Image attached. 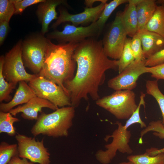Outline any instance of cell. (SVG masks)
Returning <instances> with one entry per match:
<instances>
[{"label":"cell","mask_w":164,"mask_h":164,"mask_svg":"<svg viewBox=\"0 0 164 164\" xmlns=\"http://www.w3.org/2000/svg\"><path fill=\"white\" fill-rule=\"evenodd\" d=\"M44 0H12L14 5L15 14H21L27 7L32 5L39 3Z\"/></svg>","instance_id":"cell-31"},{"label":"cell","mask_w":164,"mask_h":164,"mask_svg":"<svg viewBox=\"0 0 164 164\" xmlns=\"http://www.w3.org/2000/svg\"><path fill=\"white\" fill-rule=\"evenodd\" d=\"M22 40L20 39L4 56L3 75L8 82L17 84L21 81L29 82L38 75L26 70L22 58Z\"/></svg>","instance_id":"cell-7"},{"label":"cell","mask_w":164,"mask_h":164,"mask_svg":"<svg viewBox=\"0 0 164 164\" xmlns=\"http://www.w3.org/2000/svg\"><path fill=\"white\" fill-rule=\"evenodd\" d=\"M137 34L141 40L146 59L164 48V38L159 34L145 29L138 30Z\"/></svg>","instance_id":"cell-16"},{"label":"cell","mask_w":164,"mask_h":164,"mask_svg":"<svg viewBox=\"0 0 164 164\" xmlns=\"http://www.w3.org/2000/svg\"><path fill=\"white\" fill-rule=\"evenodd\" d=\"M152 131L154 132L153 134L155 136L160 139H164V126L162 124V120H158L151 121L148 126L141 131L140 133L139 143L142 144L143 136L148 132ZM145 152L150 155L155 156L159 153H164V148L158 149L152 147L146 149Z\"/></svg>","instance_id":"cell-20"},{"label":"cell","mask_w":164,"mask_h":164,"mask_svg":"<svg viewBox=\"0 0 164 164\" xmlns=\"http://www.w3.org/2000/svg\"><path fill=\"white\" fill-rule=\"evenodd\" d=\"M138 123L137 119L133 116L128 119L124 125L120 122L116 121L115 124L118 125V128L111 135H107L104 138L105 141L107 142L109 138H112V142L105 145L106 150H100L97 152L95 154L97 159L102 164H109L116 156L118 151L123 153L132 154L133 150L129 145L131 132L127 129L132 125Z\"/></svg>","instance_id":"cell-4"},{"label":"cell","mask_w":164,"mask_h":164,"mask_svg":"<svg viewBox=\"0 0 164 164\" xmlns=\"http://www.w3.org/2000/svg\"><path fill=\"white\" fill-rule=\"evenodd\" d=\"M127 0H113L106 3L104 8L96 21L101 31L104 28L108 18L114 10L119 5L128 2Z\"/></svg>","instance_id":"cell-26"},{"label":"cell","mask_w":164,"mask_h":164,"mask_svg":"<svg viewBox=\"0 0 164 164\" xmlns=\"http://www.w3.org/2000/svg\"><path fill=\"white\" fill-rule=\"evenodd\" d=\"M164 63V48L146 60L145 66L152 67Z\"/></svg>","instance_id":"cell-32"},{"label":"cell","mask_w":164,"mask_h":164,"mask_svg":"<svg viewBox=\"0 0 164 164\" xmlns=\"http://www.w3.org/2000/svg\"><path fill=\"white\" fill-rule=\"evenodd\" d=\"M10 28L9 22L6 21H0V45L4 42Z\"/></svg>","instance_id":"cell-34"},{"label":"cell","mask_w":164,"mask_h":164,"mask_svg":"<svg viewBox=\"0 0 164 164\" xmlns=\"http://www.w3.org/2000/svg\"><path fill=\"white\" fill-rule=\"evenodd\" d=\"M4 62V56L0 57V102L3 101H10L12 99L10 95L12 90L15 89L17 84L9 83L4 78L2 73Z\"/></svg>","instance_id":"cell-22"},{"label":"cell","mask_w":164,"mask_h":164,"mask_svg":"<svg viewBox=\"0 0 164 164\" xmlns=\"http://www.w3.org/2000/svg\"><path fill=\"white\" fill-rule=\"evenodd\" d=\"M147 73L151 74L152 77L156 79L164 80V63L152 67H146Z\"/></svg>","instance_id":"cell-33"},{"label":"cell","mask_w":164,"mask_h":164,"mask_svg":"<svg viewBox=\"0 0 164 164\" xmlns=\"http://www.w3.org/2000/svg\"><path fill=\"white\" fill-rule=\"evenodd\" d=\"M48 39L35 35L22 42V58L25 67L38 75L44 65Z\"/></svg>","instance_id":"cell-6"},{"label":"cell","mask_w":164,"mask_h":164,"mask_svg":"<svg viewBox=\"0 0 164 164\" xmlns=\"http://www.w3.org/2000/svg\"><path fill=\"white\" fill-rule=\"evenodd\" d=\"M75 108L68 106L60 108L53 112H42L31 130L34 136L40 134L54 138L67 137L73 124Z\"/></svg>","instance_id":"cell-3"},{"label":"cell","mask_w":164,"mask_h":164,"mask_svg":"<svg viewBox=\"0 0 164 164\" xmlns=\"http://www.w3.org/2000/svg\"><path fill=\"white\" fill-rule=\"evenodd\" d=\"M158 2L159 4H162L164 5V0H159L156 2Z\"/></svg>","instance_id":"cell-38"},{"label":"cell","mask_w":164,"mask_h":164,"mask_svg":"<svg viewBox=\"0 0 164 164\" xmlns=\"http://www.w3.org/2000/svg\"><path fill=\"white\" fill-rule=\"evenodd\" d=\"M28 85L37 97L49 101L56 106H71L69 95L54 82L38 75Z\"/></svg>","instance_id":"cell-8"},{"label":"cell","mask_w":164,"mask_h":164,"mask_svg":"<svg viewBox=\"0 0 164 164\" xmlns=\"http://www.w3.org/2000/svg\"><path fill=\"white\" fill-rule=\"evenodd\" d=\"M107 3L101 2L98 5L91 8L85 7L84 11L77 14H71L67 9L60 8L58 10L60 15L51 28L55 29L62 23L70 22L72 25L77 26L79 25H89L96 22L104 9Z\"/></svg>","instance_id":"cell-13"},{"label":"cell","mask_w":164,"mask_h":164,"mask_svg":"<svg viewBox=\"0 0 164 164\" xmlns=\"http://www.w3.org/2000/svg\"><path fill=\"white\" fill-rule=\"evenodd\" d=\"M73 58L77 65L74 77L64 86L70 96L71 106L77 107L88 96L95 101L100 98L99 87L104 83L105 72L118 70V60H111L104 50L102 40L88 38L78 43Z\"/></svg>","instance_id":"cell-1"},{"label":"cell","mask_w":164,"mask_h":164,"mask_svg":"<svg viewBox=\"0 0 164 164\" xmlns=\"http://www.w3.org/2000/svg\"><path fill=\"white\" fill-rule=\"evenodd\" d=\"M135 94L132 90L115 91L96 101V105L120 120L128 119L137 109Z\"/></svg>","instance_id":"cell-5"},{"label":"cell","mask_w":164,"mask_h":164,"mask_svg":"<svg viewBox=\"0 0 164 164\" xmlns=\"http://www.w3.org/2000/svg\"><path fill=\"white\" fill-rule=\"evenodd\" d=\"M15 12L12 0H0V21L9 22Z\"/></svg>","instance_id":"cell-29"},{"label":"cell","mask_w":164,"mask_h":164,"mask_svg":"<svg viewBox=\"0 0 164 164\" xmlns=\"http://www.w3.org/2000/svg\"><path fill=\"white\" fill-rule=\"evenodd\" d=\"M130 46L135 60L140 61L146 59L143 55L141 40L137 34L131 39Z\"/></svg>","instance_id":"cell-30"},{"label":"cell","mask_w":164,"mask_h":164,"mask_svg":"<svg viewBox=\"0 0 164 164\" xmlns=\"http://www.w3.org/2000/svg\"><path fill=\"white\" fill-rule=\"evenodd\" d=\"M15 138L17 142L18 156L33 163L50 164V154L44 144V138L41 141L35 138L17 134Z\"/></svg>","instance_id":"cell-10"},{"label":"cell","mask_w":164,"mask_h":164,"mask_svg":"<svg viewBox=\"0 0 164 164\" xmlns=\"http://www.w3.org/2000/svg\"><path fill=\"white\" fill-rule=\"evenodd\" d=\"M18 155L17 144L2 142L0 144V164H8L14 156Z\"/></svg>","instance_id":"cell-28"},{"label":"cell","mask_w":164,"mask_h":164,"mask_svg":"<svg viewBox=\"0 0 164 164\" xmlns=\"http://www.w3.org/2000/svg\"><path fill=\"white\" fill-rule=\"evenodd\" d=\"M107 1V0H85L84 1V4L86 6V7L91 8L93 7V5L95 2H101L106 3Z\"/></svg>","instance_id":"cell-36"},{"label":"cell","mask_w":164,"mask_h":164,"mask_svg":"<svg viewBox=\"0 0 164 164\" xmlns=\"http://www.w3.org/2000/svg\"><path fill=\"white\" fill-rule=\"evenodd\" d=\"M128 3L122 12L121 20L127 35L132 38L138 31V21L134 0H128Z\"/></svg>","instance_id":"cell-18"},{"label":"cell","mask_w":164,"mask_h":164,"mask_svg":"<svg viewBox=\"0 0 164 164\" xmlns=\"http://www.w3.org/2000/svg\"><path fill=\"white\" fill-rule=\"evenodd\" d=\"M116 164H134L132 162L129 161L128 162H122Z\"/></svg>","instance_id":"cell-37"},{"label":"cell","mask_w":164,"mask_h":164,"mask_svg":"<svg viewBox=\"0 0 164 164\" xmlns=\"http://www.w3.org/2000/svg\"><path fill=\"white\" fill-rule=\"evenodd\" d=\"M145 87L147 94L154 97L159 106L162 116V124L164 126V95L159 88L158 80H147Z\"/></svg>","instance_id":"cell-23"},{"label":"cell","mask_w":164,"mask_h":164,"mask_svg":"<svg viewBox=\"0 0 164 164\" xmlns=\"http://www.w3.org/2000/svg\"><path fill=\"white\" fill-rule=\"evenodd\" d=\"M146 60H135L121 73L108 81V87L115 91L132 90L135 88L139 77L147 73Z\"/></svg>","instance_id":"cell-12"},{"label":"cell","mask_w":164,"mask_h":164,"mask_svg":"<svg viewBox=\"0 0 164 164\" xmlns=\"http://www.w3.org/2000/svg\"><path fill=\"white\" fill-rule=\"evenodd\" d=\"M45 108L54 111L59 108L49 101L36 96L22 105L12 109L9 112L14 116L21 112V116L24 119L37 120L39 113L42 112V109Z\"/></svg>","instance_id":"cell-14"},{"label":"cell","mask_w":164,"mask_h":164,"mask_svg":"<svg viewBox=\"0 0 164 164\" xmlns=\"http://www.w3.org/2000/svg\"><path fill=\"white\" fill-rule=\"evenodd\" d=\"M131 39L130 38H127L121 57L118 60L119 73L135 60L130 46Z\"/></svg>","instance_id":"cell-27"},{"label":"cell","mask_w":164,"mask_h":164,"mask_svg":"<svg viewBox=\"0 0 164 164\" xmlns=\"http://www.w3.org/2000/svg\"><path fill=\"white\" fill-rule=\"evenodd\" d=\"M122 11L118 12L102 41L104 51L107 56L118 60L122 53L127 34L121 20Z\"/></svg>","instance_id":"cell-9"},{"label":"cell","mask_w":164,"mask_h":164,"mask_svg":"<svg viewBox=\"0 0 164 164\" xmlns=\"http://www.w3.org/2000/svg\"><path fill=\"white\" fill-rule=\"evenodd\" d=\"M67 5L64 0H44L39 3L36 12V15L42 26L41 34L44 35L47 32L49 26L52 21L58 18L56 7L60 5Z\"/></svg>","instance_id":"cell-15"},{"label":"cell","mask_w":164,"mask_h":164,"mask_svg":"<svg viewBox=\"0 0 164 164\" xmlns=\"http://www.w3.org/2000/svg\"><path fill=\"white\" fill-rule=\"evenodd\" d=\"M156 33L164 38V5H157L155 10L144 29Z\"/></svg>","instance_id":"cell-21"},{"label":"cell","mask_w":164,"mask_h":164,"mask_svg":"<svg viewBox=\"0 0 164 164\" xmlns=\"http://www.w3.org/2000/svg\"><path fill=\"white\" fill-rule=\"evenodd\" d=\"M19 119L13 116L10 112L0 111V133H5L11 136L16 135V130L13 124L19 121Z\"/></svg>","instance_id":"cell-24"},{"label":"cell","mask_w":164,"mask_h":164,"mask_svg":"<svg viewBox=\"0 0 164 164\" xmlns=\"http://www.w3.org/2000/svg\"><path fill=\"white\" fill-rule=\"evenodd\" d=\"M34 163L29 161L26 159L22 158L18 155L13 157L8 164H34Z\"/></svg>","instance_id":"cell-35"},{"label":"cell","mask_w":164,"mask_h":164,"mask_svg":"<svg viewBox=\"0 0 164 164\" xmlns=\"http://www.w3.org/2000/svg\"><path fill=\"white\" fill-rule=\"evenodd\" d=\"M127 159L134 164H164V153L151 156L146 152L143 154L131 155Z\"/></svg>","instance_id":"cell-25"},{"label":"cell","mask_w":164,"mask_h":164,"mask_svg":"<svg viewBox=\"0 0 164 164\" xmlns=\"http://www.w3.org/2000/svg\"><path fill=\"white\" fill-rule=\"evenodd\" d=\"M78 44H55L48 39L44 65L38 74L59 85L69 95L64 84L75 76L76 63L73 56Z\"/></svg>","instance_id":"cell-2"},{"label":"cell","mask_w":164,"mask_h":164,"mask_svg":"<svg viewBox=\"0 0 164 164\" xmlns=\"http://www.w3.org/2000/svg\"><path fill=\"white\" fill-rule=\"evenodd\" d=\"M101 31L96 22L85 26L78 27L67 24L61 31L54 30L48 33L46 38L56 40L59 43H79L88 38L98 36Z\"/></svg>","instance_id":"cell-11"},{"label":"cell","mask_w":164,"mask_h":164,"mask_svg":"<svg viewBox=\"0 0 164 164\" xmlns=\"http://www.w3.org/2000/svg\"><path fill=\"white\" fill-rule=\"evenodd\" d=\"M138 21V31L144 29L153 15L157 6L154 0H134Z\"/></svg>","instance_id":"cell-19"},{"label":"cell","mask_w":164,"mask_h":164,"mask_svg":"<svg viewBox=\"0 0 164 164\" xmlns=\"http://www.w3.org/2000/svg\"><path fill=\"white\" fill-rule=\"evenodd\" d=\"M36 96L28 84L25 81H21L19 82L18 87L12 100L7 103H1L0 111L4 112H9L15 106L25 104Z\"/></svg>","instance_id":"cell-17"}]
</instances>
